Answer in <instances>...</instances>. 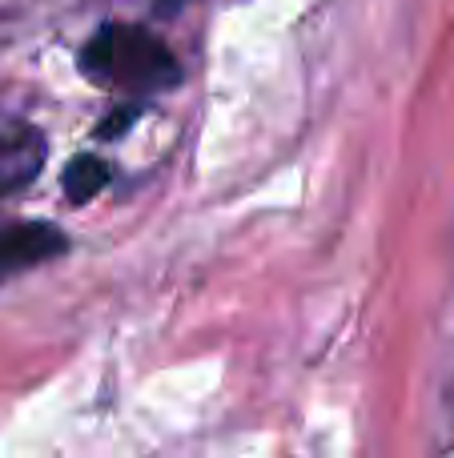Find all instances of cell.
Returning <instances> with one entry per match:
<instances>
[{"label": "cell", "mask_w": 454, "mask_h": 458, "mask_svg": "<svg viewBox=\"0 0 454 458\" xmlns=\"http://www.w3.org/2000/svg\"><path fill=\"white\" fill-rule=\"evenodd\" d=\"M80 72L125 93H161L181 81L173 53L137 24H105L80 48Z\"/></svg>", "instance_id": "1"}, {"label": "cell", "mask_w": 454, "mask_h": 458, "mask_svg": "<svg viewBox=\"0 0 454 458\" xmlns=\"http://www.w3.org/2000/svg\"><path fill=\"white\" fill-rule=\"evenodd\" d=\"M40 165H45V133L13 113H0V198L37 182Z\"/></svg>", "instance_id": "2"}, {"label": "cell", "mask_w": 454, "mask_h": 458, "mask_svg": "<svg viewBox=\"0 0 454 458\" xmlns=\"http://www.w3.org/2000/svg\"><path fill=\"white\" fill-rule=\"evenodd\" d=\"M69 250V237L48 222H4L0 225V269H24Z\"/></svg>", "instance_id": "3"}, {"label": "cell", "mask_w": 454, "mask_h": 458, "mask_svg": "<svg viewBox=\"0 0 454 458\" xmlns=\"http://www.w3.org/2000/svg\"><path fill=\"white\" fill-rule=\"evenodd\" d=\"M64 198L72 201V206H85V201H93L97 193L109 185V165L97 157H77L69 169H64Z\"/></svg>", "instance_id": "4"}, {"label": "cell", "mask_w": 454, "mask_h": 458, "mask_svg": "<svg viewBox=\"0 0 454 458\" xmlns=\"http://www.w3.org/2000/svg\"><path fill=\"white\" fill-rule=\"evenodd\" d=\"M133 121H137V109H117V113H113V117L101 125V137H109V141H113V137H117L125 125H133Z\"/></svg>", "instance_id": "5"}]
</instances>
